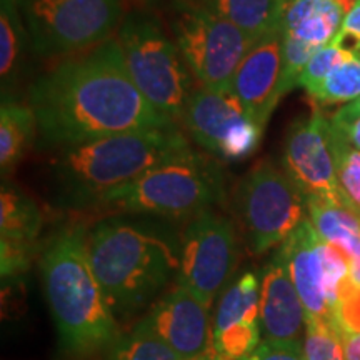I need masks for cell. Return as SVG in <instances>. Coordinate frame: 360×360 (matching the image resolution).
Returning a JSON list of instances; mask_svg holds the SVG:
<instances>
[{"mask_svg": "<svg viewBox=\"0 0 360 360\" xmlns=\"http://www.w3.org/2000/svg\"><path fill=\"white\" fill-rule=\"evenodd\" d=\"M29 105L40 147L64 148L96 139L174 127L130 79L119 40L74 53L30 84Z\"/></svg>", "mask_w": 360, "mask_h": 360, "instance_id": "6da1fadb", "label": "cell"}, {"mask_svg": "<svg viewBox=\"0 0 360 360\" xmlns=\"http://www.w3.org/2000/svg\"><path fill=\"white\" fill-rule=\"evenodd\" d=\"M180 242L154 224L101 220L87 232V255L112 312L132 317L179 272Z\"/></svg>", "mask_w": 360, "mask_h": 360, "instance_id": "7a4b0ae2", "label": "cell"}, {"mask_svg": "<svg viewBox=\"0 0 360 360\" xmlns=\"http://www.w3.org/2000/svg\"><path fill=\"white\" fill-rule=\"evenodd\" d=\"M40 270L62 350L90 355L109 349L122 335L89 262L84 227L57 232L42 250Z\"/></svg>", "mask_w": 360, "mask_h": 360, "instance_id": "3957f363", "label": "cell"}, {"mask_svg": "<svg viewBox=\"0 0 360 360\" xmlns=\"http://www.w3.org/2000/svg\"><path fill=\"white\" fill-rule=\"evenodd\" d=\"M192 147L177 125L135 130L60 148L52 165L56 202L82 209L147 170L187 155Z\"/></svg>", "mask_w": 360, "mask_h": 360, "instance_id": "277c9868", "label": "cell"}, {"mask_svg": "<svg viewBox=\"0 0 360 360\" xmlns=\"http://www.w3.org/2000/svg\"><path fill=\"white\" fill-rule=\"evenodd\" d=\"M225 200V174L219 159L192 150L107 192L97 205L117 212L193 217Z\"/></svg>", "mask_w": 360, "mask_h": 360, "instance_id": "5b68a950", "label": "cell"}, {"mask_svg": "<svg viewBox=\"0 0 360 360\" xmlns=\"http://www.w3.org/2000/svg\"><path fill=\"white\" fill-rule=\"evenodd\" d=\"M117 40L130 79L142 96L172 120L182 119L193 90L192 72L159 20L147 12L129 13L119 27Z\"/></svg>", "mask_w": 360, "mask_h": 360, "instance_id": "8992f818", "label": "cell"}, {"mask_svg": "<svg viewBox=\"0 0 360 360\" xmlns=\"http://www.w3.org/2000/svg\"><path fill=\"white\" fill-rule=\"evenodd\" d=\"M32 52L70 57L109 40L122 0H17Z\"/></svg>", "mask_w": 360, "mask_h": 360, "instance_id": "52a82bcc", "label": "cell"}, {"mask_svg": "<svg viewBox=\"0 0 360 360\" xmlns=\"http://www.w3.org/2000/svg\"><path fill=\"white\" fill-rule=\"evenodd\" d=\"M236 210L252 252L282 245L309 217L307 197L270 160L249 170L236 188Z\"/></svg>", "mask_w": 360, "mask_h": 360, "instance_id": "ba28073f", "label": "cell"}, {"mask_svg": "<svg viewBox=\"0 0 360 360\" xmlns=\"http://www.w3.org/2000/svg\"><path fill=\"white\" fill-rule=\"evenodd\" d=\"M172 32L188 70L210 89H232L238 65L259 40L222 17L179 4Z\"/></svg>", "mask_w": 360, "mask_h": 360, "instance_id": "9c48e42d", "label": "cell"}, {"mask_svg": "<svg viewBox=\"0 0 360 360\" xmlns=\"http://www.w3.org/2000/svg\"><path fill=\"white\" fill-rule=\"evenodd\" d=\"M277 254L294 282L307 319H323L334 326L342 287L349 281L347 257L319 236L309 217L278 245Z\"/></svg>", "mask_w": 360, "mask_h": 360, "instance_id": "30bf717a", "label": "cell"}, {"mask_svg": "<svg viewBox=\"0 0 360 360\" xmlns=\"http://www.w3.org/2000/svg\"><path fill=\"white\" fill-rule=\"evenodd\" d=\"M179 282L205 307L231 283L238 262L233 222L212 209L193 215L180 236Z\"/></svg>", "mask_w": 360, "mask_h": 360, "instance_id": "8fae6325", "label": "cell"}, {"mask_svg": "<svg viewBox=\"0 0 360 360\" xmlns=\"http://www.w3.org/2000/svg\"><path fill=\"white\" fill-rule=\"evenodd\" d=\"M184 125L204 150L219 160H244L257 150L264 127L245 110L232 89L193 87L182 115Z\"/></svg>", "mask_w": 360, "mask_h": 360, "instance_id": "7c38bea8", "label": "cell"}, {"mask_svg": "<svg viewBox=\"0 0 360 360\" xmlns=\"http://www.w3.org/2000/svg\"><path fill=\"white\" fill-rule=\"evenodd\" d=\"M282 167L307 200H326L345 207L332 142V124L321 107L290 125L282 152Z\"/></svg>", "mask_w": 360, "mask_h": 360, "instance_id": "4fadbf2b", "label": "cell"}, {"mask_svg": "<svg viewBox=\"0 0 360 360\" xmlns=\"http://www.w3.org/2000/svg\"><path fill=\"white\" fill-rule=\"evenodd\" d=\"M180 360H195L212 349L209 307L177 282L142 319Z\"/></svg>", "mask_w": 360, "mask_h": 360, "instance_id": "5bb4252c", "label": "cell"}, {"mask_svg": "<svg viewBox=\"0 0 360 360\" xmlns=\"http://www.w3.org/2000/svg\"><path fill=\"white\" fill-rule=\"evenodd\" d=\"M282 30L260 37L233 75L232 90L252 119L265 129L276 110L282 67Z\"/></svg>", "mask_w": 360, "mask_h": 360, "instance_id": "9a60e30c", "label": "cell"}, {"mask_svg": "<svg viewBox=\"0 0 360 360\" xmlns=\"http://www.w3.org/2000/svg\"><path fill=\"white\" fill-rule=\"evenodd\" d=\"M304 304L281 255L265 264L260 278V328L264 339L302 342L305 332Z\"/></svg>", "mask_w": 360, "mask_h": 360, "instance_id": "2e32d148", "label": "cell"}, {"mask_svg": "<svg viewBox=\"0 0 360 360\" xmlns=\"http://www.w3.org/2000/svg\"><path fill=\"white\" fill-rule=\"evenodd\" d=\"M309 219L323 240L349 260V282L360 287V217L326 200H307Z\"/></svg>", "mask_w": 360, "mask_h": 360, "instance_id": "e0dca14e", "label": "cell"}, {"mask_svg": "<svg viewBox=\"0 0 360 360\" xmlns=\"http://www.w3.org/2000/svg\"><path fill=\"white\" fill-rule=\"evenodd\" d=\"M179 6L210 12L232 22L254 37L282 30L289 0H174Z\"/></svg>", "mask_w": 360, "mask_h": 360, "instance_id": "ac0fdd59", "label": "cell"}, {"mask_svg": "<svg viewBox=\"0 0 360 360\" xmlns=\"http://www.w3.org/2000/svg\"><path fill=\"white\" fill-rule=\"evenodd\" d=\"M27 49L30 47L17 0H0V77L2 102L13 101L12 89L19 82Z\"/></svg>", "mask_w": 360, "mask_h": 360, "instance_id": "d6986e66", "label": "cell"}, {"mask_svg": "<svg viewBox=\"0 0 360 360\" xmlns=\"http://www.w3.org/2000/svg\"><path fill=\"white\" fill-rule=\"evenodd\" d=\"M37 134V119L29 103L2 102L0 107V169L6 177L24 159Z\"/></svg>", "mask_w": 360, "mask_h": 360, "instance_id": "ffe728a7", "label": "cell"}, {"mask_svg": "<svg viewBox=\"0 0 360 360\" xmlns=\"http://www.w3.org/2000/svg\"><path fill=\"white\" fill-rule=\"evenodd\" d=\"M42 229V214L19 188L4 184L0 192V242L34 247Z\"/></svg>", "mask_w": 360, "mask_h": 360, "instance_id": "44dd1931", "label": "cell"}, {"mask_svg": "<svg viewBox=\"0 0 360 360\" xmlns=\"http://www.w3.org/2000/svg\"><path fill=\"white\" fill-rule=\"evenodd\" d=\"M240 322H260V281L252 272L242 274L224 290L214 321V332Z\"/></svg>", "mask_w": 360, "mask_h": 360, "instance_id": "7402d4cb", "label": "cell"}, {"mask_svg": "<svg viewBox=\"0 0 360 360\" xmlns=\"http://www.w3.org/2000/svg\"><path fill=\"white\" fill-rule=\"evenodd\" d=\"M107 360H180V357L141 321L107 349Z\"/></svg>", "mask_w": 360, "mask_h": 360, "instance_id": "603a6c76", "label": "cell"}, {"mask_svg": "<svg viewBox=\"0 0 360 360\" xmlns=\"http://www.w3.org/2000/svg\"><path fill=\"white\" fill-rule=\"evenodd\" d=\"M307 96L315 105H332V103L352 102L360 97V60L349 58L335 67L317 87L309 90Z\"/></svg>", "mask_w": 360, "mask_h": 360, "instance_id": "cb8c5ba5", "label": "cell"}, {"mask_svg": "<svg viewBox=\"0 0 360 360\" xmlns=\"http://www.w3.org/2000/svg\"><path fill=\"white\" fill-rule=\"evenodd\" d=\"M332 142H334L337 179L345 205L350 212L360 217V152L349 146L344 135L334 125H332Z\"/></svg>", "mask_w": 360, "mask_h": 360, "instance_id": "d4e9b609", "label": "cell"}, {"mask_svg": "<svg viewBox=\"0 0 360 360\" xmlns=\"http://www.w3.org/2000/svg\"><path fill=\"white\" fill-rule=\"evenodd\" d=\"M302 349L305 360H345L340 334L323 319H307Z\"/></svg>", "mask_w": 360, "mask_h": 360, "instance_id": "484cf974", "label": "cell"}, {"mask_svg": "<svg viewBox=\"0 0 360 360\" xmlns=\"http://www.w3.org/2000/svg\"><path fill=\"white\" fill-rule=\"evenodd\" d=\"M260 322H240L212 334V349L231 360H244L259 347Z\"/></svg>", "mask_w": 360, "mask_h": 360, "instance_id": "4316f807", "label": "cell"}, {"mask_svg": "<svg viewBox=\"0 0 360 360\" xmlns=\"http://www.w3.org/2000/svg\"><path fill=\"white\" fill-rule=\"evenodd\" d=\"M283 34V32H282ZM317 45L307 44L304 40L283 34L282 37V67L281 80H278V98L299 87V79L310 60V57L317 52Z\"/></svg>", "mask_w": 360, "mask_h": 360, "instance_id": "83f0119b", "label": "cell"}, {"mask_svg": "<svg viewBox=\"0 0 360 360\" xmlns=\"http://www.w3.org/2000/svg\"><path fill=\"white\" fill-rule=\"evenodd\" d=\"M352 57V52L337 47L334 44H327L323 47L317 49V52L310 57L302 75H300L299 87H304L305 92H309V90L317 87L335 67L344 64V62H347Z\"/></svg>", "mask_w": 360, "mask_h": 360, "instance_id": "f1b7e54d", "label": "cell"}, {"mask_svg": "<svg viewBox=\"0 0 360 360\" xmlns=\"http://www.w3.org/2000/svg\"><path fill=\"white\" fill-rule=\"evenodd\" d=\"M334 327L340 335L360 332V287H354L349 281L342 287L334 312Z\"/></svg>", "mask_w": 360, "mask_h": 360, "instance_id": "f546056e", "label": "cell"}, {"mask_svg": "<svg viewBox=\"0 0 360 360\" xmlns=\"http://www.w3.org/2000/svg\"><path fill=\"white\" fill-rule=\"evenodd\" d=\"M244 360H305L302 342L262 339L259 347Z\"/></svg>", "mask_w": 360, "mask_h": 360, "instance_id": "4dcf8cb0", "label": "cell"}, {"mask_svg": "<svg viewBox=\"0 0 360 360\" xmlns=\"http://www.w3.org/2000/svg\"><path fill=\"white\" fill-rule=\"evenodd\" d=\"M347 42H350V52H352L357 45H360V0L354 4V7L350 8L347 15L344 17L339 34L335 35V39L332 40L330 44L347 51Z\"/></svg>", "mask_w": 360, "mask_h": 360, "instance_id": "1f68e13d", "label": "cell"}, {"mask_svg": "<svg viewBox=\"0 0 360 360\" xmlns=\"http://www.w3.org/2000/svg\"><path fill=\"white\" fill-rule=\"evenodd\" d=\"M359 117H360V97H357L352 102L345 103L344 107H340V109L330 117V122L334 125H342V124L352 122V120L359 119Z\"/></svg>", "mask_w": 360, "mask_h": 360, "instance_id": "d6a6232c", "label": "cell"}, {"mask_svg": "<svg viewBox=\"0 0 360 360\" xmlns=\"http://www.w3.org/2000/svg\"><path fill=\"white\" fill-rule=\"evenodd\" d=\"M332 125H334V124H332ZM334 127L339 130L342 135H344V139L349 142L350 147H354L355 150L360 152V117H359V119L352 120V122L342 124V125H334Z\"/></svg>", "mask_w": 360, "mask_h": 360, "instance_id": "836d02e7", "label": "cell"}, {"mask_svg": "<svg viewBox=\"0 0 360 360\" xmlns=\"http://www.w3.org/2000/svg\"><path fill=\"white\" fill-rule=\"evenodd\" d=\"M340 339L345 360H360V332L359 334H342Z\"/></svg>", "mask_w": 360, "mask_h": 360, "instance_id": "e575fe53", "label": "cell"}, {"mask_svg": "<svg viewBox=\"0 0 360 360\" xmlns=\"http://www.w3.org/2000/svg\"><path fill=\"white\" fill-rule=\"evenodd\" d=\"M195 360H231V359L224 357V355H220V354L215 352L214 349H210V350H207V352L202 355V357L195 359Z\"/></svg>", "mask_w": 360, "mask_h": 360, "instance_id": "d590c367", "label": "cell"}, {"mask_svg": "<svg viewBox=\"0 0 360 360\" xmlns=\"http://www.w3.org/2000/svg\"><path fill=\"white\" fill-rule=\"evenodd\" d=\"M352 53H354V57H355V58H359V60H360V45H357V47L354 49Z\"/></svg>", "mask_w": 360, "mask_h": 360, "instance_id": "8d00e7d4", "label": "cell"}]
</instances>
